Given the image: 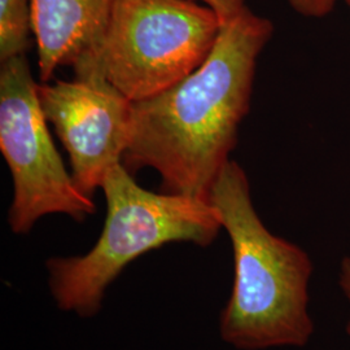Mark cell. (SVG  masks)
<instances>
[{
	"label": "cell",
	"mask_w": 350,
	"mask_h": 350,
	"mask_svg": "<svg viewBox=\"0 0 350 350\" xmlns=\"http://www.w3.org/2000/svg\"><path fill=\"white\" fill-rule=\"evenodd\" d=\"M273 33L270 20L245 7L222 25L198 70L133 103L126 169L134 175L150 167L161 176L163 192L209 201L250 112L257 60Z\"/></svg>",
	"instance_id": "obj_1"
},
{
	"label": "cell",
	"mask_w": 350,
	"mask_h": 350,
	"mask_svg": "<svg viewBox=\"0 0 350 350\" xmlns=\"http://www.w3.org/2000/svg\"><path fill=\"white\" fill-rule=\"evenodd\" d=\"M209 201L231 241L234 280L219 335L237 350L304 348L313 338L314 265L299 245L273 234L256 211L244 169L230 160Z\"/></svg>",
	"instance_id": "obj_2"
},
{
	"label": "cell",
	"mask_w": 350,
	"mask_h": 350,
	"mask_svg": "<svg viewBox=\"0 0 350 350\" xmlns=\"http://www.w3.org/2000/svg\"><path fill=\"white\" fill-rule=\"evenodd\" d=\"M101 189L107 214L88 253L46 262L51 296L60 310L81 318L99 313L105 292L130 263L172 243L209 247L222 230L211 201L139 186L124 163L113 166Z\"/></svg>",
	"instance_id": "obj_3"
},
{
	"label": "cell",
	"mask_w": 350,
	"mask_h": 350,
	"mask_svg": "<svg viewBox=\"0 0 350 350\" xmlns=\"http://www.w3.org/2000/svg\"><path fill=\"white\" fill-rule=\"evenodd\" d=\"M221 27L195 0H114L96 68L127 99L147 100L198 70Z\"/></svg>",
	"instance_id": "obj_4"
},
{
	"label": "cell",
	"mask_w": 350,
	"mask_h": 350,
	"mask_svg": "<svg viewBox=\"0 0 350 350\" xmlns=\"http://www.w3.org/2000/svg\"><path fill=\"white\" fill-rule=\"evenodd\" d=\"M26 55L0 66V150L12 175L8 225L29 234L38 221L64 214L83 222L95 213L92 198L77 187L51 138Z\"/></svg>",
	"instance_id": "obj_5"
},
{
	"label": "cell",
	"mask_w": 350,
	"mask_h": 350,
	"mask_svg": "<svg viewBox=\"0 0 350 350\" xmlns=\"http://www.w3.org/2000/svg\"><path fill=\"white\" fill-rule=\"evenodd\" d=\"M43 114L69 154L77 187L92 198L113 166L122 163L133 129V101L99 70L73 81L40 82Z\"/></svg>",
	"instance_id": "obj_6"
},
{
	"label": "cell",
	"mask_w": 350,
	"mask_h": 350,
	"mask_svg": "<svg viewBox=\"0 0 350 350\" xmlns=\"http://www.w3.org/2000/svg\"><path fill=\"white\" fill-rule=\"evenodd\" d=\"M114 0H29L40 82L62 66L95 70Z\"/></svg>",
	"instance_id": "obj_7"
},
{
	"label": "cell",
	"mask_w": 350,
	"mask_h": 350,
	"mask_svg": "<svg viewBox=\"0 0 350 350\" xmlns=\"http://www.w3.org/2000/svg\"><path fill=\"white\" fill-rule=\"evenodd\" d=\"M31 36L29 0H0V62L26 55Z\"/></svg>",
	"instance_id": "obj_8"
},
{
	"label": "cell",
	"mask_w": 350,
	"mask_h": 350,
	"mask_svg": "<svg viewBox=\"0 0 350 350\" xmlns=\"http://www.w3.org/2000/svg\"><path fill=\"white\" fill-rule=\"evenodd\" d=\"M338 0H288L289 5L304 17L322 18L334 11Z\"/></svg>",
	"instance_id": "obj_9"
},
{
	"label": "cell",
	"mask_w": 350,
	"mask_h": 350,
	"mask_svg": "<svg viewBox=\"0 0 350 350\" xmlns=\"http://www.w3.org/2000/svg\"><path fill=\"white\" fill-rule=\"evenodd\" d=\"M212 8L219 17L222 25L241 12L247 4L245 0H195Z\"/></svg>",
	"instance_id": "obj_10"
},
{
	"label": "cell",
	"mask_w": 350,
	"mask_h": 350,
	"mask_svg": "<svg viewBox=\"0 0 350 350\" xmlns=\"http://www.w3.org/2000/svg\"><path fill=\"white\" fill-rule=\"evenodd\" d=\"M338 283L344 299L348 304L349 317L347 323V332L350 338V257H344L338 266Z\"/></svg>",
	"instance_id": "obj_11"
},
{
	"label": "cell",
	"mask_w": 350,
	"mask_h": 350,
	"mask_svg": "<svg viewBox=\"0 0 350 350\" xmlns=\"http://www.w3.org/2000/svg\"><path fill=\"white\" fill-rule=\"evenodd\" d=\"M344 1H345V3H347V5H348V8H349V11H350V0H344Z\"/></svg>",
	"instance_id": "obj_12"
}]
</instances>
